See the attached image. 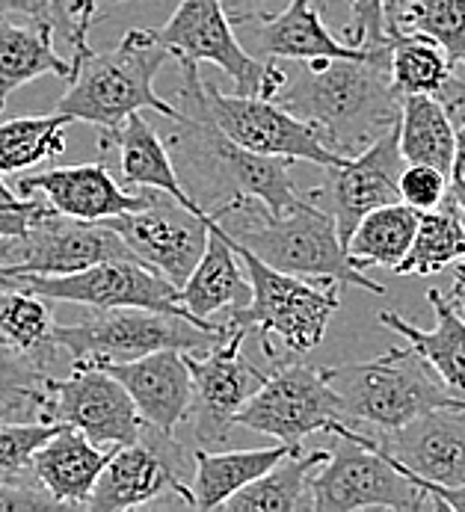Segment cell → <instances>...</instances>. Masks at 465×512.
I'll return each mask as SVG.
<instances>
[{"instance_id":"cell-1","label":"cell","mask_w":465,"mask_h":512,"mask_svg":"<svg viewBox=\"0 0 465 512\" xmlns=\"http://www.w3.org/2000/svg\"><path fill=\"white\" fill-rule=\"evenodd\" d=\"M178 110L181 116L169 119L172 134H166L163 143L169 148L184 193L202 214L217 217L234 202L255 199L273 217H282L303 202L291 181L294 160L267 157L237 146L217 125L199 66H181Z\"/></svg>"},{"instance_id":"cell-2","label":"cell","mask_w":465,"mask_h":512,"mask_svg":"<svg viewBox=\"0 0 465 512\" xmlns=\"http://www.w3.org/2000/svg\"><path fill=\"white\" fill-rule=\"evenodd\" d=\"M282 69L285 83L273 98L344 157L362 154L400 119L403 95L391 80L388 42L362 57L288 60Z\"/></svg>"},{"instance_id":"cell-3","label":"cell","mask_w":465,"mask_h":512,"mask_svg":"<svg viewBox=\"0 0 465 512\" xmlns=\"http://www.w3.org/2000/svg\"><path fill=\"white\" fill-rule=\"evenodd\" d=\"M169 60V51L155 39V30H128L110 51L86 48L72 57L69 89L57 101V113L75 122H89L101 131L122 125L131 113L155 110L163 119H178L181 110L155 92V77Z\"/></svg>"},{"instance_id":"cell-4","label":"cell","mask_w":465,"mask_h":512,"mask_svg":"<svg viewBox=\"0 0 465 512\" xmlns=\"http://www.w3.org/2000/svg\"><path fill=\"white\" fill-rule=\"evenodd\" d=\"M232 214L243 217L237 228H229L223 222L220 225L229 231L232 240L246 246L264 264L282 273L306 276V279H335L338 285H347V288L386 293L380 282H374L371 276H365V270H356L350 264L335 217L326 208H317L311 199L309 202L303 199L294 211L282 217H273L255 199H243L223 208L211 220H223Z\"/></svg>"},{"instance_id":"cell-5","label":"cell","mask_w":465,"mask_h":512,"mask_svg":"<svg viewBox=\"0 0 465 512\" xmlns=\"http://www.w3.org/2000/svg\"><path fill=\"white\" fill-rule=\"evenodd\" d=\"M229 243L243 264V273L249 276L252 296L223 323L229 329H255L261 335V350L267 359H276L273 338L291 356H306L314 347H320L329 320L341 308V285L335 279H306L282 273L264 264L258 255H252L232 237Z\"/></svg>"},{"instance_id":"cell-6","label":"cell","mask_w":465,"mask_h":512,"mask_svg":"<svg viewBox=\"0 0 465 512\" xmlns=\"http://www.w3.org/2000/svg\"><path fill=\"white\" fill-rule=\"evenodd\" d=\"M229 326L220 320H193L184 314H169L157 308H92L78 323L54 326L51 338L60 353H69L72 362L104 359V362H131L157 350L205 353L223 338Z\"/></svg>"},{"instance_id":"cell-7","label":"cell","mask_w":465,"mask_h":512,"mask_svg":"<svg viewBox=\"0 0 465 512\" xmlns=\"http://www.w3.org/2000/svg\"><path fill=\"white\" fill-rule=\"evenodd\" d=\"M323 376L344 409V421L371 424L377 430L403 427L436 406L463 400L445 388L412 347L388 350L368 362L323 367Z\"/></svg>"},{"instance_id":"cell-8","label":"cell","mask_w":465,"mask_h":512,"mask_svg":"<svg viewBox=\"0 0 465 512\" xmlns=\"http://www.w3.org/2000/svg\"><path fill=\"white\" fill-rule=\"evenodd\" d=\"M323 433L335 441L311 480L314 512H415L433 507V501L388 456L374 450L344 421L326 424Z\"/></svg>"},{"instance_id":"cell-9","label":"cell","mask_w":465,"mask_h":512,"mask_svg":"<svg viewBox=\"0 0 465 512\" xmlns=\"http://www.w3.org/2000/svg\"><path fill=\"white\" fill-rule=\"evenodd\" d=\"M155 39L169 51V57L178 60V66L211 63L223 69L240 95L273 98L285 83V69L279 63H258L249 51H243L220 0H181L172 18L157 27Z\"/></svg>"},{"instance_id":"cell-10","label":"cell","mask_w":465,"mask_h":512,"mask_svg":"<svg viewBox=\"0 0 465 512\" xmlns=\"http://www.w3.org/2000/svg\"><path fill=\"white\" fill-rule=\"evenodd\" d=\"M0 285L36 293L48 302H75L89 308L137 305V308H157V311L193 317L178 302V288L140 258H110L66 276H39V273L0 276Z\"/></svg>"},{"instance_id":"cell-11","label":"cell","mask_w":465,"mask_h":512,"mask_svg":"<svg viewBox=\"0 0 465 512\" xmlns=\"http://www.w3.org/2000/svg\"><path fill=\"white\" fill-rule=\"evenodd\" d=\"M344 421V409L323 376V367L279 362L267 373L258 391L237 412V427L270 436L288 447H300L311 433H323L326 424Z\"/></svg>"},{"instance_id":"cell-12","label":"cell","mask_w":465,"mask_h":512,"mask_svg":"<svg viewBox=\"0 0 465 512\" xmlns=\"http://www.w3.org/2000/svg\"><path fill=\"white\" fill-rule=\"evenodd\" d=\"M110 258H137L116 228L48 211L21 237L0 240V276H66Z\"/></svg>"},{"instance_id":"cell-13","label":"cell","mask_w":465,"mask_h":512,"mask_svg":"<svg viewBox=\"0 0 465 512\" xmlns=\"http://www.w3.org/2000/svg\"><path fill=\"white\" fill-rule=\"evenodd\" d=\"M48 424L75 427L101 447H122L143 439L146 421L125 385L92 362H72V373L48 376Z\"/></svg>"},{"instance_id":"cell-14","label":"cell","mask_w":465,"mask_h":512,"mask_svg":"<svg viewBox=\"0 0 465 512\" xmlns=\"http://www.w3.org/2000/svg\"><path fill=\"white\" fill-rule=\"evenodd\" d=\"M205 95H208L211 116L237 146L267 157H288L294 163L306 160L320 169L347 160L344 154L326 146L309 122L285 110L276 98L240 95V92L229 95L211 80H205Z\"/></svg>"},{"instance_id":"cell-15","label":"cell","mask_w":465,"mask_h":512,"mask_svg":"<svg viewBox=\"0 0 465 512\" xmlns=\"http://www.w3.org/2000/svg\"><path fill=\"white\" fill-rule=\"evenodd\" d=\"M359 436L388 456L427 498L433 486L454 489L465 483V400L436 406L403 427Z\"/></svg>"},{"instance_id":"cell-16","label":"cell","mask_w":465,"mask_h":512,"mask_svg":"<svg viewBox=\"0 0 465 512\" xmlns=\"http://www.w3.org/2000/svg\"><path fill=\"white\" fill-rule=\"evenodd\" d=\"M243 338L246 329H232L229 338H223L202 356L184 353L193 379L187 418L193 421V436L199 447H214L229 439L237 427V412L267 379L264 370L249 365V359L243 356Z\"/></svg>"},{"instance_id":"cell-17","label":"cell","mask_w":465,"mask_h":512,"mask_svg":"<svg viewBox=\"0 0 465 512\" xmlns=\"http://www.w3.org/2000/svg\"><path fill=\"white\" fill-rule=\"evenodd\" d=\"M104 222L119 231V237L143 264L166 276L175 288H181L193 273L211 231L208 214L187 208L166 193H155L152 205L140 211L119 214Z\"/></svg>"},{"instance_id":"cell-18","label":"cell","mask_w":465,"mask_h":512,"mask_svg":"<svg viewBox=\"0 0 465 512\" xmlns=\"http://www.w3.org/2000/svg\"><path fill=\"white\" fill-rule=\"evenodd\" d=\"M406 160L400 154L397 125H391L386 134L365 148L356 157H347L338 166H326V187L311 190V199L326 202V211L335 217L341 243L347 249V240L359 220L383 205L400 202V172Z\"/></svg>"},{"instance_id":"cell-19","label":"cell","mask_w":465,"mask_h":512,"mask_svg":"<svg viewBox=\"0 0 465 512\" xmlns=\"http://www.w3.org/2000/svg\"><path fill=\"white\" fill-rule=\"evenodd\" d=\"M15 190L21 196H42L54 211L75 220L101 222L119 214L140 211L152 205L157 190L128 193L119 187L104 160L80 163V166H54L45 172L21 175Z\"/></svg>"},{"instance_id":"cell-20","label":"cell","mask_w":465,"mask_h":512,"mask_svg":"<svg viewBox=\"0 0 465 512\" xmlns=\"http://www.w3.org/2000/svg\"><path fill=\"white\" fill-rule=\"evenodd\" d=\"M80 362H92L113 373L137 403L146 427H152L160 439H172L178 424L187 421L190 400H193V379L181 350H157L131 362H104V359H80Z\"/></svg>"},{"instance_id":"cell-21","label":"cell","mask_w":465,"mask_h":512,"mask_svg":"<svg viewBox=\"0 0 465 512\" xmlns=\"http://www.w3.org/2000/svg\"><path fill=\"white\" fill-rule=\"evenodd\" d=\"M166 492L178 495L184 501V507L193 504L190 486H184L178 480L175 465L160 453V447L140 439L113 450V456L107 459V465H104L89 501H86V510H137V507H146V504L157 501Z\"/></svg>"},{"instance_id":"cell-22","label":"cell","mask_w":465,"mask_h":512,"mask_svg":"<svg viewBox=\"0 0 465 512\" xmlns=\"http://www.w3.org/2000/svg\"><path fill=\"white\" fill-rule=\"evenodd\" d=\"M116 447H101L75 427H60L30 459L33 480L57 501V507H83Z\"/></svg>"},{"instance_id":"cell-23","label":"cell","mask_w":465,"mask_h":512,"mask_svg":"<svg viewBox=\"0 0 465 512\" xmlns=\"http://www.w3.org/2000/svg\"><path fill=\"white\" fill-rule=\"evenodd\" d=\"M249 296L252 288L237 252L229 243V234L220 222L211 220L208 246L196 261L193 273L187 276V282L178 288V302L199 320H217L220 314L226 320L249 302Z\"/></svg>"},{"instance_id":"cell-24","label":"cell","mask_w":465,"mask_h":512,"mask_svg":"<svg viewBox=\"0 0 465 512\" xmlns=\"http://www.w3.org/2000/svg\"><path fill=\"white\" fill-rule=\"evenodd\" d=\"M427 302L436 314L433 329H418L397 311H380L377 320L380 326L403 335L409 347L445 382V388L465 400V317L439 288L427 291Z\"/></svg>"},{"instance_id":"cell-25","label":"cell","mask_w":465,"mask_h":512,"mask_svg":"<svg viewBox=\"0 0 465 512\" xmlns=\"http://www.w3.org/2000/svg\"><path fill=\"white\" fill-rule=\"evenodd\" d=\"M98 148L101 151L113 148L119 154V169H122V178L128 184L166 193V196L178 199L181 205L196 208L178 181V172L172 166V157H169V148L163 143V137L143 119V113H131L122 125L101 131Z\"/></svg>"},{"instance_id":"cell-26","label":"cell","mask_w":465,"mask_h":512,"mask_svg":"<svg viewBox=\"0 0 465 512\" xmlns=\"http://www.w3.org/2000/svg\"><path fill=\"white\" fill-rule=\"evenodd\" d=\"M255 45L270 60H326L362 57L368 48L338 42L320 21L311 0H291L276 18L255 24Z\"/></svg>"},{"instance_id":"cell-27","label":"cell","mask_w":465,"mask_h":512,"mask_svg":"<svg viewBox=\"0 0 465 512\" xmlns=\"http://www.w3.org/2000/svg\"><path fill=\"white\" fill-rule=\"evenodd\" d=\"M326 450L303 453L300 447L288 450L273 468L258 480L243 486L220 510L229 512H314L311 480L326 462Z\"/></svg>"},{"instance_id":"cell-28","label":"cell","mask_w":465,"mask_h":512,"mask_svg":"<svg viewBox=\"0 0 465 512\" xmlns=\"http://www.w3.org/2000/svg\"><path fill=\"white\" fill-rule=\"evenodd\" d=\"M54 30L39 21H12L0 15V113L6 98L42 74L72 77V60L60 57L54 48Z\"/></svg>"},{"instance_id":"cell-29","label":"cell","mask_w":465,"mask_h":512,"mask_svg":"<svg viewBox=\"0 0 465 512\" xmlns=\"http://www.w3.org/2000/svg\"><path fill=\"white\" fill-rule=\"evenodd\" d=\"M288 450H294V447H288L282 441L276 447H249V450H223V453H211V450L199 447L193 453L196 474L190 483V495H193L190 507L193 510H220L243 486H249L267 468H273Z\"/></svg>"},{"instance_id":"cell-30","label":"cell","mask_w":465,"mask_h":512,"mask_svg":"<svg viewBox=\"0 0 465 512\" xmlns=\"http://www.w3.org/2000/svg\"><path fill=\"white\" fill-rule=\"evenodd\" d=\"M388 51H391V80L400 95H445L463 86L460 69L445 54L442 45L421 33H406L386 24Z\"/></svg>"},{"instance_id":"cell-31","label":"cell","mask_w":465,"mask_h":512,"mask_svg":"<svg viewBox=\"0 0 465 512\" xmlns=\"http://www.w3.org/2000/svg\"><path fill=\"white\" fill-rule=\"evenodd\" d=\"M397 140L406 163H424L448 175L457 146V128L445 101L436 95H403Z\"/></svg>"},{"instance_id":"cell-32","label":"cell","mask_w":465,"mask_h":512,"mask_svg":"<svg viewBox=\"0 0 465 512\" xmlns=\"http://www.w3.org/2000/svg\"><path fill=\"white\" fill-rule=\"evenodd\" d=\"M418 220H421V211H415L406 202L383 205L365 214L347 240L350 264L356 270H368V267L394 270L415 240Z\"/></svg>"},{"instance_id":"cell-33","label":"cell","mask_w":465,"mask_h":512,"mask_svg":"<svg viewBox=\"0 0 465 512\" xmlns=\"http://www.w3.org/2000/svg\"><path fill=\"white\" fill-rule=\"evenodd\" d=\"M465 264V217L460 205L445 196L433 211H424L418 220L415 240L403 261L391 270L394 276H436L451 264Z\"/></svg>"},{"instance_id":"cell-34","label":"cell","mask_w":465,"mask_h":512,"mask_svg":"<svg viewBox=\"0 0 465 512\" xmlns=\"http://www.w3.org/2000/svg\"><path fill=\"white\" fill-rule=\"evenodd\" d=\"M57 320L48 308V299L12 285H0V341L33 356L39 365H54L57 344L51 338Z\"/></svg>"},{"instance_id":"cell-35","label":"cell","mask_w":465,"mask_h":512,"mask_svg":"<svg viewBox=\"0 0 465 512\" xmlns=\"http://www.w3.org/2000/svg\"><path fill=\"white\" fill-rule=\"evenodd\" d=\"M75 119L66 113L18 116L0 125V178L21 175L66 151V131Z\"/></svg>"},{"instance_id":"cell-36","label":"cell","mask_w":465,"mask_h":512,"mask_svg":"<svg viewBox=\"0 0 465 512\" xmlns=\"http://www.w3.org/2000/svg\"><path fill=\"white\" fill-rule=\"evenodd\" d=\"M48 370L33 356L0 341V424L3 421H45Z\"/></svg>"},{"instance_id":"cell-37","label":"cell","mask_w":465,"mask_h":512,"mask_svg":"<svg viewBox=\"0 0 465 512\" xmlns=\"http://www.w3.org/2000/svg\"><path fill=\"white\" fill-rule=\"evenodd\" d=\"M386 24L433 39L465 74V0H400Z\"/></svg>"},{"instance_id":"cell-38","label":"cell","mask_w":465,"mask_h":512,"mask_svg":"<svg viewBox=\"0 0 465 512\" xmlns=\"http://www.w3.org/2000/svg\"><path fill=\"white\" fill-rule=\"evenodd\" d=\"M78 12L80 0H0V15H21L24 21L48 24L57 39L72 45V57L89 48Z\"/></svg>"},{"instance_id":"cell-39","label":"cell","mask_w":465,"mask_h":512,"mask_svg":"<svg viewBox=\"0 0 465 512\" xmlns=\"http://www.w3.org/2000/svg\"><path fill=\"white\" fill-rule=\"evenodd\" d=\"M63 424L3 421L0 424V480H33L30 459L39 444L51 439Z\"/></svg>"},{"instance_id":"cell-40","label":"cell","mask_w":465,"mask_h":512,"mask_svg":"<svg viewBox=\"0 0 465 512\" xmlns=\"http://www.w3.org/2000/svg\"><path fill=\"white\" fill-rule=\"evenodd\" d=\"M448 196V175L424 166V163H406L400 172V202L412 205L415 211H433Z\"/></svg>"},{"instance_id":"cell-41","label":"cell","mask_w":465,"mask_h":512,"mask_svg":"<svg viewBox=\"0 0 465 512\" xmlns=\"http://www.w3.org/2000/svg\"><path fill=\"white\" fill-rule=\"evenodd\" d=\"M54 211L48 202H39L33 196H21L18 190H9L0 178V240L21 237L39 217Z\"/></svg>"},{"instance_id":"cell-42","label":"cell","mask_w":465,"mask_h":512,"mask_svg":"<svg viewBox=\"0 0 465 512\" xmlns=\"http://www.w3.org/2000/svg\"><path fill=\"white\" fill-rule=\"evenodd\" d=\"M353 18L347 24V45L377 48L386 45V0H350Z\"/></svg>"},{"instance_id":"cell-43","label":"cell","mask_w":465,"mask_h":512,"mask_svg":"<svg viewBox=\"0 0 465 512\" xmlns=\"http://www.w3.org/2000/svg\"><path fill=\"white\" fill-rule=\"evenodd\" d=\"M57 510V501L33 480H0V512Z\"/></svg>"},{"instance_id":"cell-44","label":"cell","mask_w":465,"mask_h":512,"mask_svg":"<svg viewBox=\"0 0 465 512\" xmlns=\"http://www.w3.org/2000/svg\"><path fill=\"white\" fill-rule=\"evenodd\" d=\"M291 0H220L232 27H249L276 18Z\"/></svg>"},{"instance_id":"cell-45","label":"cell","mask_w":465,"mask_h":512,"mask_svg":"<svg viewBox=\"0 0 465 512\" xmlns=\"http://www.w3.org/2000/svg\"><path fill=\"white\" fill-rule=\"evenodd\" d=\"M448 193L460 205L465 217V122L457 128V146H454V160L448 169Z\"/></svg>"},{"instance_id":"cell-46","label":"cell","mask_w":465,"mask_h":512,"mask_svg":"<svg viewBox=\"0 0 465 512\" xmlns=\"http://www.w3.org/2000/svg\"><path fill=\"white\" fill-rule=\"evenodd\" d=\"M104 0H80V27L89 33V27L98 21V6H101Z\"/></svg>"},{"instance_id":"cell-47","label":"cell","mask_w":465,"mask_h":512,"mask_svg":"<svg viewBox=\"0 0 465 512\" xmlns=\"http://www.w3.org/2000/svg\"><path fill=\"white\" fill-rule=\"evenodd\" d=\"M451 305L460 311L465 317V264H460V273H457V282H454V288H451Z\"/></svg>"},{"instance_id":"cell-48","label":"cell","mask_w":465,"mask_h":512,"mask_svg":"<svg viewBox=\"0 0 465 512\" xmlns=\"http://www.w3.org/2000/svg\"><path fill=\"white\" fill-rule=\"evenodd\" d=\"M397 3H400V0H386V15L394 9V6H397Z\"/></svg>"},{"instance_id":"cell-49","label":"cell","mask_w":465,"mask_h":512,"mask_svg":"<svg viewBox=\"0 0 465 512\" xmlns=\"http://www.w3.org/2000/svg\"><path fill=\"white\" fill-rule=\"evenodd\" d=\"M107 3H125V0H107Z\"/></svg>"}]
</instances>
